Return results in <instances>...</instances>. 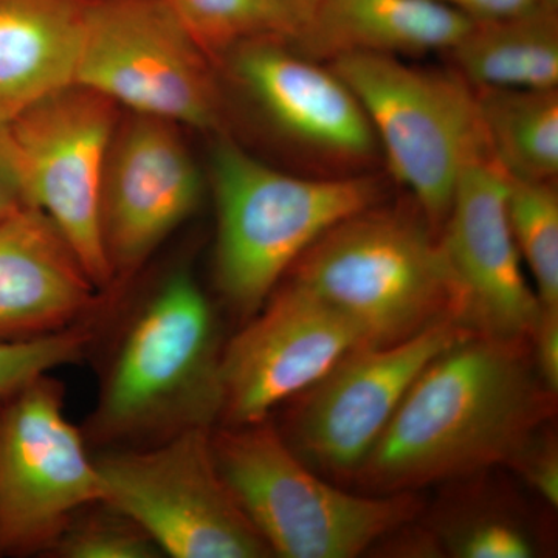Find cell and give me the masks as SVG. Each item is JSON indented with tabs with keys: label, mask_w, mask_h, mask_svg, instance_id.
Returning a JSON list of instances; mask_svg holds the SVG:
<instances>
[{
	"label": "cell",
	"mask_w": 558,
	"mask_h": 558,
	"mask_svg": "<svg viewBox=\"0 0 558 558\" xmlns=\"http://www.w3.org/2000/svg\"><path fill=\"white\" fill-rule=\"evenodd\" d=\"M513 465L529 486L534 488L548 505L558 506V451L554 439L534 436L523 450L513 458Z\"/></svg>",
	"instance_id": "obj_26"
},
{
	"label": "cell",
	"mask_w": 558,
	"mask_h": 558,
	"mask_svg": "<svg viewBox=\"0 0 558 558\" xmlns=\"http://www.w3.org/2000/svg\"><path fill=\"white\" fill-rule=\"evenodd\" d=\"M119 106L70 84L7 123L25 196L60 230L95 288H112L101 234V191Z\"/></svg>",
	"instance_id": "obj_10"
},
{
	"label": "cell",
	"mask_w": 558,
	"mask_h": 558,
	"mask_svg": "<svg viewBox=\"0 0 558 558\" xmlns=\"http://www.w3.org/2000/svg\"><path fill=\"white\" fill-rule=\"evenodd\" d=\"M100 303L78 256L43 211L0 220V340H25L89 322Z\"/></svg>",
	"instance_id": "obj_16"
},
{
	"label": "cell",
	"mask_w": 558,
	"mask_h": 558,
	"mask_svg": "<svg viewBox=\"0 0 558 558\" xmlns=\"http://www.w3.org/2000/svg\"><path fill=\"white\" fill-rule=\"evenodd\" d=\"M473 22L436 0H325L290 46L315 61L348 53L449 51Z\"/></svg>",
	"instance_id": "obj_17"
},
{
	"label": "cell",
	"mask_w": 558,
	"mask_h": 558,
	"mask_svg": "<svg viewBox=\"0 0 558 558\" xmlns=\"http://www.w3.org/2000/svg\"><path fill=\"white\" fill-rule=\"evenodd\" d=\"M508 175L488 145L454 185L439 241L462 296V323L483 336L527 339L539 312L508 215Z\"/></svg>",
	"instance_id": "obj_14"
},
{
	"label": "cell",
	"mask_w": 558,
	"mask_h": 558,
	"mask_svg": "<svg viewBox=\"0 0 558 558\" xmlns=\"http://www.w3.org/2000/svg\"><path fill=\"white\" fill-rule=\"evenodd\" d=\"M475 95L484 137L502 170L513 178L556 180L557 87L480 89Z\"/></svg>",
	"instance_id": "obj_20"
},
{
	"label": "cell",
	"mask_w": 558,
	"mask_h": 558,
	"mask_svg": "<svg viewBox=\"0 0 558 558\" xmlns=\"http://www.w3.org/2000/svg\"><path fill=\"white\" fill-rule=\"evenodd\" d=\"M532 360L539 379L553 395L558 391V307L539 306L529 333Z\"/></svg>",
	"instance_id": "obj_27"
},
{
	"label": "cell",
	"mask_w": 558,
	"mask_h": 558,
	"mask_svg": "<svg viewBox=\"0 0 558 558\" xmlns=\"http://www.w3.org/2000/svg\"><path fill=\"white\" fill-rule=\"evenodd\" d=\"M209 170L218 213L216 284L244 319L260 310L326 231L384 196L374 175L300 178L269 167L229 138L216 143Z\"/></svg>",
	"instance_id": "obj_3"
},
{
	"label": "cell",
	"mask_w": 558,
	"mask_h": 558,
	"mask_svg": "<svg viewBox=\"0 0 558 558\" xmlns=\"http://www.w3.org/2000/svg\"><path fill=\"white\" fill-rule=\"evenodd\" d=\"M213 428L95 457L105 499L137 521L163 556L271 557L216 468Z\"/></svg>",
	"instance_id": "obj_7"
},
{
	"label": "cell",
	"mask_w": 558,
	"mask_h": 558,
	"mask_svg": "<svg viewBox=\"0 0 558 558\" xmlns=\"http://www.w3.org/2000/svg\"><path fill=\"white\" fill-rule=\"evenodd\" d=\"M436 2L457 10L472 22L505 20L543 5V0H436Z\"/></svg>",
	"instance_id": "obj_29"
},
{
	"label": "cell",
	"mask_w": 558,
	"mask_h": 558,
	"mask_svg": "<svg viewBox=\"0 0 558 558\" xmlns=\"http://www.w3.org/2000/svg\"><path fill=\"white\" fill-rule=\"evenodd\" d=\"M543 5L548 7L550 10L558 11V0H543Z\"/></svg>",
	"instance_id": "obj_31"
},
{
	"label": "cell",
	"mask_w": 558,
	"mask_h": 558,
	"mask_svg": "<svg viewBox=\"0 0 558 558\" xmlns=\"http://www.w3.org/2000/svg\"><path fill=\"white\" fill-rule=\"evenodd\" d=\"M64 409L51 373L0 403V557L49 553L81 508L105 498L89 442Z\"/></svg>",
	"instance_id": "obj_8"
},
{
	"label": "cell",
	"mask_w": 558,
	"mask_h": 558,
	"mask_svg": "<svg viewBox=\"0 0 558 558\" xmlns=\"http://www.w3.org/2000/svg\"><path fill=\"white\" fill-rule=\"evenodd\" d=\"M89 0H0V123L75 84Z\"/></svg>",
	"instance_id": "obj_18"
},
{
	"label": "cell",
	"mask_w": 558,
	"mask_h": 558,
	"mask_svg": "<svg viewBox=\"0 0 558 558\" xmlns=\"http://www.w3.org/2000/svg\"><path fill=\"white\" fill-rule=\"evenodd\" d=\"M288 275L347 317L366 347L398 343L442 319L464 325L439 234L399 209L377 204L341 220Z\"/></svg>",
	"instance_id": "obj_4"
},
{
	"label": "cell",
	"mask_w": 558,
	"mask_h": 558,
	"mask_svg": "<svg viewBox=\"0 0 558 558\" xmlns=\"http://www.w3.org/2000/svg\"><path fill=\"white\" fill-rule=\"evenodd\" d=\"M61 558L163 557L148 532L108 499L81 508L49 550Z\"/></svg>",
	"instance_id": "obj_23"
},
{
	"label": "cell",
	"mask_w": 558,
	"mask_h": 558,
	"mask_svg": "<svg viewBox=\"0 0 558 558\" xmlns=\"http://www.w3.org/2000/svg\"><path fill=\"white\" fill-rule=\"evenodd\" d=\"M231 75L279 137L323 167L357 174L379 143L348 84L289 39L245 40L226 54Z\"/></svg>",
	"instance_id": "obj_15"
},
{
	"label": "cell",
	"mask_w": 558,
	"mask_h": 558,
	"mask_svg": "<svg viewBox=\"0 0 558 558\" xmlns=\"http://www.w3.org/2000/svg\"><path fill=\"white\" fill-rule=\"evenodd\" d=\"M442 538L451 556L459 558H531L537 553L526 529L497 515L450 524Z\"/></svg>",
	"instance_id": "obj_25"
},
{
	"label": "cell",
	"mask_w": 558,
	"mask_h": 558,
	"mask_svg": "<svg viewBox=\"0 0 558 558\" xmlns=\"http://www.w3.org/2000/svg\"><path fill=\"white\" fill-rule=\"evenodd\" d=\"M299 22V31L325 0H278Z\"/></svg>",
	"instance_id": "obj_30"
},
{
	"label": "cell",
	"mask_w": 558,
	"mask_h": 558,
	"mask_svg": "<svg viewBox=\"0 0 558 558\" xmlns=\"http://www.w3.org/2000/svg\"><path fill=\"white\" fill-rule=\"evenodd\" d=\"M216 468L271 556L352 558L407 526L413 492L349 494L319 478L269 418L211 429Z\"/></svg>",
	"instance_id": "obj_5"
},
{
	"label": "cell",
	"mask_w": 558,
	"mask_h": 558,
	"mask_svg": "<svg viewBox=\"0 0 558 558\" xmlns=\"http://www.w3.org/2000/svg\"><path fill=\"white\" fill-rule=\"evenodd\" d=\"M75 84L178 126L222 120L208 57L167 0H89Z\"/></svg>",
	"instance_id": "obj_9"
},
{
	"label": "cell",
	"mask_w": 558,
	"mask_h": 558,
	"mask_svg": "<svg viewBox=\"0 0 558 558\" xmlns=\"http://www.w3.org/2000/svg\"><path fill=\"white\" fill-rule=\"evenodd\" d=\"M219 319L189 269L167 275L124 323L83 428L102 449L146 447L222 416Z\"/></svg>",
	"instance_id": "obj_2"
},
{
	"label": "cell",
	"mask_w": 558,
	"mask_h": 558,
	"mask_svg": "<svg viewBox=\"0 0 558 558\" xmlns=\"http://www.w3.org/2000/svg\"><path fill=\"white\" fill-rule=\"evenodd\" d=\"M360 347L365 341L347 317L289 279L223 347L220 422L269 418Z\"/></svg>",
	"instance_id": "obj_12"
},
{
	"label": "cell",
	"mask_w": 558,
	"mask_h": 558,
	"mask_svg": "<svg viewBox=\"0 0 558 558\" xmlns=\"http://www.w3.org/2000/svg\"><path fill=\"white\" fill-rule=\"evenodd\" d=\"M508 175V215L521 259L534 278L539 306L558 307V193L556 180Z\"/></svg>",
	"instance_id": "obj_22"
},
{
	"label": "cell",
	"mask_w": 558,
	"mask_h": 558,
	"mask_svg": "<svg viewBox=\"0 0 558 558\" xmlns=\"http://www.w3.org/2000/svg\"><path fill=\"white\" fill-rule=\"evenodd\" d=\"M25 207H32L25 196L20 167L7 123H0V220L9 218Z\"/></svg>",
	"instance_id": "obj_28"
},
{
	"label": "cell",
	"mask_w": 558,
	"mask_h": 558,
	"mask_svg": "<svg viewBox=\"0 0 558 558\" xmlns=\"http://www.w3.org/2000/svg\"><path fill=\"white\" fill-rule=\"evenodd\" d=\"M472 332L450 318L398 343L354 349L296 396L279 433L310 468L354 478L422 369Z\"/></svg>",
	"instance_id": "obj_11"
},
{
	"label": "cell",
	"mask_w": 558,
	"mask_h": 558,
	"mask_svg": "<svg viewBox=\"0 0 558 558\" xmlns=\"http://www.w3.org/2000/svg\"><path fill=\"white\" fill-rule=\"evenodd\" d=\"M328 64L365 110L389 172L438 233L462 168L487 145L475 90L454 70L388 54L348 53Z\"/></svg>",
	"instance_id": "obj_6"
},
{
	"label": "cell",
	"mask_w": 558,
	"mask_h": 558,
	"mask_svg": "<svg viewBox=\"0 0 558 558\" xmlns=\"http://www.w3.org/2000/svg\"><path fill=\"white\" fill-rule=\"evenodd\" d=\"M178 128L142 113L117 126L101 191L102 245L112 286L137 274L199 205V168Z\"/></svg>",
	"instance_id": "obj_13"
},
{
	"label": "cell",
	"mask_w": 558,
	"mask_h": 558,
	"mask_svg": "<svg viewBox=\"0 0 558 558\" xmlns=\"http://www.w3.org/2000/svg\"><path fill=\"white\" fill-rule=\"evenodd\" d=\"M89 322L25 340H0V403L35 377L76 363L89 349Z\"/></svg>",
	"instance_id": "obj_24"
},
{
	"label": "cell",
	"mask_w": 558,
	"mask_h": 558,
	"mask_svg": "<svg viewBox=\"0 0 558 558\" xmlns=\"http://www.w3.org/2000/svg\"><path fill=\"white\" fill-rule=\"evenodd\" d=\"M550 413L529 339L469 333L422 369L354 480L402 494L509 465Z\"/></svg>",
	"instance_id": "obj_1"
},
{
	"label": "cell",
	"mask_w": 558,
	"mask_h": 558,
	"mask_svg": "<svg viewBox=\"0 0 558 558\" xmlns=\"http://www.w3.org/2000/svg\"><path fill=\"white\" fill-rule=\"evenodd\" d=\"M453 70L472 89H556L558 11L548 7L473 22L449 51Z\"/></svg>",
	"instance_id": "obj_19"
},
{
	"label": "cell",
	"mask_w": 558,
	"mask_h": 558,
	"mask_svg": "<svg viewBox=\"0 0 558 558\" xmlns=\"http://www.w3.org/2000/svg\"><path fill=\"white\" fill-rule=\"evenodd\" d=\"M208 60L245 40L293 39L299 22L278 0H167Z\"/></svg>",
	"instance_id": "obj_21"
}]
</instances>
